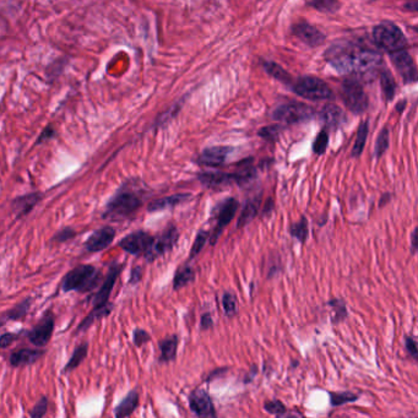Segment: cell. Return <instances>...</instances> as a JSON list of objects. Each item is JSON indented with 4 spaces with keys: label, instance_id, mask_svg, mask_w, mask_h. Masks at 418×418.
<instances>
[{
    "label": "cell",
    "instance_id": "31",
    "mask_svg": "<svg viewBox=\"0 0 418 418\" xmlns=\"http://www.w3.org/2000/svg\"><path fill=\"white\" fill-rule=\"evenodd\" d=\"M368 131H369V123L362 122L361 126L358 127L357 136H356V141L353 145L352 151H351V157L357 158L361 156L365 146H366L367 138H368Z\"/></svg>",
    "mask_w": 418,
    "mask_h": 418
},
{
    "label": "cell",
    "instance_id": "14",
    "mask_svg": "<svg viewBox=\"0 0 418 418\" xmlns=\"http://www.w3.org/2000/svg\"><path fill=\"white\" fill-rule=\"evenodd\" d=\"M116 235H117V232H116L114 227L109 226V225L100 227L88 237L83 244V248L88 253L93 254L103 252L112 244L116 238Z\"/></svg>",
    "mask_w": 418,
    "mask_h": 418
},
{
    "label": "cell",
    "instance_id": "28",
    "mask_svg": "<svg viewBox=\"0 0 418 418\" xmlns=\"http://www.w3.org/2000/svg\"><path fill=\"white\" fill-rule=\"evenodd\" d=\"M88 342H83V344L78 345L75 347L74 351H73V355H71L69 361H68L66 367H64L63 373H69V372H73V370L76 369L83 363V360L88 357Z\"/></svg>",
    "mask_w": 418,
    "mask_h": 418
},
{
    "label": "cell",
    "instance_id": "29",
    "mask_svg": "<svg viewBox=\"0 0 418 418\" xmlns=\"http://www.w3.org/2000/svg\"><path fill=\"white\" fill-rule=\"evenodd\" d=\"M288 233L300 243L305 244L310 237V223L307 218L302 216L298 223H291L288 227Z\"/></svg>",
    "mask_w": 418,
    "mask_h": 418
},
{
    "label": "cell",
    "instance_id": "4",
    "mask_svg": "<svg viewBox=\"0 0 418 418\" xmlns=\"http://www.w3.org/2000/svg\"><path fill=\"white\" fill-rule=\"evenodd\" d=\"M255 178H257V170H254L253 167H244L243 170H238L235 173L200 172L198 175L199 182L204 187L210 188V189H223V188L231 187L233 184L243 185Z\"/></svg>",
    "mask_w": 418,
    "mask_h": 418
},
{
    "label": "cell",
    "instance_id": "25",
    "mask_svg": "<svg viewBox=\"0 0 418 418\" xmlns=\"http://www.w3.org/2000/svg\"><path fill=\"white\" fill-rule=\"evenodd\" d=\"M112 310H113V305H112V303H109V305H106V307H102V308H92V310L90 312L88 317H85L83 322L78 324V329H76V334L85 332V331L88 330V327H92L97 320H101V319L108 317L109 314L112 313Z\"/></svg>",
    "mask_w": 418,
    "mask_h": 418
},
{
    "label": "cell",
    "instance_id": "12",
    "mask_svg": "<svg viewBox=\"0 0 418 418\" xmlns=\"http://www.w3.org/2000/svg\"><path fill=\"white\" fill-rule=\"evenodd\" d=\"M240 206V201L237 200L235 198H227L225 200L221 201V204L218 205V215H216L218 223H216V227H215L213 233H210L209 240L211 245H215V244L218 243L220 237L223 233V230L235 218Z\"/></svg>",
    "mask_w": 418,
    "mask_h": 418
},
{
    "label": "cell",
    "instance_id": "43",
    "mask_svg": "<svg viewBox=\"0 0 418 418\" xmlns=\"http://www.w3.org/2000/svg\"><path fill=\"white\" fill-rule=\"evenodd\" d=\"M310 4L320 11H335L339 8L337 0H310Z\"/></svg>",
    "mask_w": 418,
    "mask_h": 418
},
{
    "label": "cell",
    "instance_id": "6",
    "mask_svg": "<svg viewBox=\"0 0 418 418\" xmlns=\"http://www.w3.org/2000/svg\"><path fill=\"white\" fill-rule=\"evenodd\" d=\"M293 90L298 96L307 100H329L332 97V91L329 85L322 78L315 76H303L298 78L293 85Z\"/></svg>",
    "mask_w": 418,
    "mask_h": 418
},
{
    "label": "cell",
    "instance_id": "34",
    "mask_svg": "<svg viewBox=\"0 0 418 418\" xmlns=\"http://www.w3.org/2000/svg\"><path fill=\"white\" fill-rule=\"evenodd\" d=\"M209 231H206V230H200V231L198 232V235H196L195 237V240H194V243H193L192 249H190L189 260H192V259H194V258L198 257V255H199V254L203 252V249H204L206 243L209 242Z\"/></svg>",
    "mask_w": 418,
    "mask_h": 418
},
{
    "label": "cell",
    "instance_id": "47",
    "mask_svg": "<svg viewBox=\"0 0 418 418\" xmlns=\"http://www.w3.org/2000/svg\"><path fill=\"white\" fill-rule=\"evenodd\" d=\"M405 349L409 353L411 357L414 358V361L418 360V350L417 342L414 340V337L411 336H406L405 337Z\"/></svg>",
    "mask_w": 418,
    "mask_h": 418
},
{
    "label": "cell",
    "instance_id": "21",
    "mask_svg": "<svg viewBox=\"0 0 418 418\" xmlns=\"http://www.w3.org/2000/svg\"><path fill=\"white\" fill-rule=\"evenodd\" d=\"M192 198L193 195L190 193H178V194H173V195L163 196V198L151 201L148 205V211L150 214H153V213H158L162 210L172 209L178 205L188 203Z\"/></svg>",
    "mask_w": 418,
    "mask_h": 418
},
{
    "label": "cell",
    "instance_id": "17",
    "mask_svg": "<svg viewBox=\"0 0 418 418\" xmlns=\"http://www.w3.org/2000/svg\"><path fill=\"white\" fill-rule=\"evenodd\" d=\"M392 63L399 70L401 78H404L406 83H414L417 80V68L414 59L406 51L402 49L399 52L392 53Z\"/></svg>",
    "mask_w": 418,
    "mask_h": 418
},
{
    "label": "cell",
    "instance_id": "42",
    "mask_svg": "<svg viewBox=\"0 0 418 418\" xmlns=\"http://www.w3.org/2000/svg\"><path fill=\"white\" fill-rule=\"evenodd\" d=\"M327 145H329V134L327 131H322L319 133L317 139L314 140L313 151L317 155H322L327 151Z\"/></svg>",
    "mask_w": 418,
    "mask_h": 418
},
{
    "label": "cell",
    "instance_id": "39",
    "mask_svg": "<svg viewBox=\"0 0 418 418\" xmlns=\"http://www.w3.org/2000/svg\"><path fill=\"white\" fill-rule=\"evenodd\" d=\"M382 88H383L384 93H385V96L388 98L389 101L392 100V97L395 95V81H394V78H392V75L390 73H383L382 74Z\"/></svg>",
    "mask_w": 418,
    "mask_h": 418
},
{
    "label": "cell",
    "instance_id": "54",
    "mask_svg": "<svg viewBox=\"0 0 418 418\" xmlns=\"http://www.w3.org/2000/svg\"><path fill=\"white\" fill-rule=\"evenodd\" d=\"M390 193H384L383 195H382V199H380V208H383L384 205L388 204L389 201H390Z\"/></svg>",
    "mask_w": 418,
    "mask_h": 418
},
{
    "label": "cell",
    "instance_id": "51",
    "mask_svg": "<svg viewBox=\"0 0 418 418\" xmlns=\"http://www.w3.org/2000/svg\"><path fill=\"white\" fill-rule=\"evenodd\" d=\"M418 228L414 227V231L411 233V254L414 255L417 252L418 240H417Z\"/></svg>",
    "mask_w": 418,
    "mask_h": 418
},
{
    "label": "cell",
    "instance_id": "50",
    "mask_svg": "<svg viewBox=\"0 0 418 418\" xmlns=\"http://www.w3.org/2000/svg\"><path fill=\"white\" fill-rule=\"evenodd\" d=\"M213 327H214V319L211 317V314L209 312L203 314L200 320L201 330H210Z\"/></svg>",
    "mask_w": 418,
    "mask_h": 418
},
{
    "label": "cell",
    "instance_id": "22",
    "mask_svg": "<svg viewBox=\"0 0 418 418\" xmlns=\"http://www.w3.org/2000/svg\"><path fill=\"white\" fill-rule=\"evenodd\" d=\"M262 199V194H258V195L250 198V199L244 203L242 213H240L238 223H237V228H243V227L248 226L249 223L257 218L259 213H260Z\"/></svg>",
    "mask_w": 418,
    "mask_h": 418
},
{
    "label": "cell",
    "instance_id": "5",
    "mask_svg": "<svg viewBox=\"0 0 418 418\" xmlns=\"http://www.w3.org/2000/svg\"><path fill=\"white\" fill-rule=\"evenodd\" d=\"M373 39L379 49L389 53H397L405 49L407 41L400 27L390 21L377 25L373 30Z\"/></svg>",
    "mask_w": 418,
    "mask_h": 418
},
{
    "label": "cell",
    "instance_id": "49",
    "mask_svg": "<svg viewBox=\"0 0 418 418\" xmlns=\"http://www.w3.org/2000/svg\"><path fill=\"white\" fill-rule=\"evenodd\" d=\"M54 136H56V131H54V128H53L52 126H49V127L46 128V129L42 131V134L39 136V140L36 141V145L44 144L46 141L52 140Z\"/></svg>",
    "mask_w": 418,
    "mask_h": 418
},
{
    "label": "cell",
    "instance_id": "13",
    "mask_svg": "<svg viewBox=\"0 0 418 418\" xmlns=\"http://www.w3.org/2000/svg\"><path fill=\"white\" fill-rule=\"evenodd\" d=\"M123 269H124V264H119L117 262H111L108 274L101 283L100 290L96 292V295L92 297V308H102L109 305V297L112 295V291L116 286L118 277L122 274Z\"/></svg>",
    "mask_w": 418,
    "mask_h": 418
},
{
    "label": "cell",
    "instance_id": "32",
    "mask_svg": "<svg viewBox=\"0 0 418 418\" xmlns=\"http://www.w3.org/2000/svg\"><path fill=\"white\" fill-rule=\"evenodd\" d=\"M31 303H32V298H26L24 301L20 302L19 305L13 307L11 310H6L5 314L9 319V322H15V320H21V319L26 317L29 310H30Z\"/></svg>",
    "mask_w": 418,
    "mask_h": 418
},
{
    "label": "cell",
    "instance_id": "24",
    "mask_svg": "<svg viewBox=\"0 0 418 418\" xmlns=\"http://www.w3.org/2000/svg\"><path fill=\"white\" fill-rule=\"evenodd\" d=\"M139 406V392L138 390H131L128 392L127 397H124L119 405L114 409V416L117 418L129 417L136 412Z\"/></svg>",
    "mask_w": 418,
    "mask_h": 418
},
{
    "label": "cell",
    "instance_id": "20",
    "mask_svg": "<svg viewBox=\"0 0 418 418\" xmlns=\"http://www.w3.org/2000/svg\"><path fill=\"white\" fill-rule=\"evenodd\" d=\"M41 199H42V194L39 192L29 193L25 195L15 198L11 201V210L15 214V218H22L27 216L32 210L35 209Z\"/></svg>",
    "mask_w": 418,
    "mask_h": 418
},
{
    "label": "cell",
    "instance_id": "40",
    "mask_svg": "<svg viewBox=\"0 0 418 418\" xmlns=\"http://www.w3.org/2000/svg\"><path fill=\"white\" fill-rule=\"evenodd\" d=\"M49 397H42L37 401L32 409L30 411V416L32 418H42L49 412Z\"/></svg>",
    "mask_w": 418,
    "mask_h": 418
},
{
    "label": "cell",
    "instance_id": "9",
    "mask_svg": "<svg viewBox=\"0 0 418 418\" xmlns=\"http://www.w3.org/2000/svg\"><path fill=\"white\" fill-rule=\"evenodd\" d=\"M155 235H150L144 230L134 231L131 235H126L118 243V247L123 249L126 253L134 257H144L150 252L153 247Z\"/></svg>",
    "mask_w": 418,
    "mask_h": 418
},
{
    "label": "cell",
    "instance_id": "26",
    "mask_svg": "<svg viewBox=\"0 0 418 418\" xmlns=\"http://www.w3.org/2000/svg\"><path fill=\"white\" fill-rule=\"evenodd\" d=\"M320 118L327 128L334 129L342 124L345 121V114L340 107L336 105H327L322 108Z\"/></svg>",
    "mask_w": 418,
    "mask_h": 418
},
{
    "label": "cell",
    "instance_id": "46",
    "mask_svg": "<svg viewBox=\"0 0 418 418\" xmlns=\"http://www.w3.org/2000/svg\"><path fill=\"white\" fill-rule=\"evenodd\" d=\"M282 128L280 126H275V127L262 128V131H259V136L266 140H275L279 136Z\"/></svg>",
    "mask_w": 418,
    "mask_h": 418
},
{
    "label": "cell",
    "instance_id": "48",
    "mask_svg": "<svg viewBox=\"0 0 418 418\" xmlns=\"http://www.w3.org/2000/svg\"><path fill=\"white\" fill-rule=\"evenodd\" d=\"M143 276H144V271H143V267H141V266H134V267H133L131 271L129 285H131V286L138 285V283L141 281V279H143Z\"/></svg>",
    "mask_w": 418,
    "mask_h": 418
},
{
    "label": "cell",
    "instance_id": "10",
    "mask_svg": "<svg viewBox=\"0 0 418 418\" xmlns=\"http://www.w3.org/2000/svg\"><path fill=\"white\" fill-rule=\"evenodd\" d=\"M54 327H56V315L52 310H49L42 315V318L36 324L35 327L27 331V339L36 347H39V349L44 347L49 344V341L52 339Z\"/></svg>",
    "mask_w": 418,
    "mask_h": 418
},
{
    "label": "cell",
    "instance_id": "2",
    "mask_svg": "<svg viewBox=\"0 0 418 418\" xmlns=\"http://www.w3.org/2000/svg\"><path fill=\"white\" fill-rule=\"evenodd\" d=\"M146 196V193L144 189H141L139 183H136L134 179H129L109 199L102 218L109 221L127 220L143 208Z\"/></svg>",
    "mask_w": 418,
    "mask_h": 418
},
{
    "label": "cell",
    "instance_id": "36",
    "mask_svg": "<svg viewBox=\"0 0 418 418\" xmlns=\"http://www.w3.org/2000/svg\"><path fill=\"white\" fill-rule=\"evenodd\" d=\"M389 148V129L384 128L383 131H380L379 136L377 138L375 141L374 155L377 158H380L384 153H387Z\"/></svg>",
    "mask_w": 418,
    "mask_h": 418
},
{
    "label": "cell",
    "instance_id": "11",
    "mask_svg": "<svg viewBox=\"0 0 418 418\" xmlns=\"http://www.w3.org/2000/svg\"><path fill=\"white\" fill-rule=\"evenodd\" d=\"M314 117V109L305 103L292 102L286 105L280 106L276 108L272 118L279 122L286 124H296V123L305 122Z\"/></svg>",
    "mask_w": 418,
    "mask_h": 418
},
{
    "label": "cell",
    "instance_id": "41",
    "mask_svg": "<svg viewBox=\"0 0 418 418\" xmlns=\"http://www.w3.org/2000/svg\"><path fill=\"white\" fill-rule=\"evenodd\" d=\"M78 235V232L75 231L74 228L71 227H64L56 233L52 237V242H58V243H66L69 240H74L75 237Z\"/></svg>",
    "mask_w": 418,
    "mask_h": 418
},
{
    "label": "cell",
    "instance_id": "55",
    "mask_svg": "<svg viewBox=\"0 0 418 418\" xmlns=\"http://www.w3.org/2000/svg\"><path fill=\"white\" fill-rule=\"evenodd\" d=\"M9 322V319L6 317V314H0V327H4L6 322Z\"/></svg>",
    "mask_w": 418,
    "mask_h": 418
},
{
    "label": "cell",
    "instance_id": "8",
    "mask_svg": "<svg viewBox=\"0 0 418 418\" xmlns=\"http://www.w3.org/2000/svg\"><path fill=\"white\" fill-rule=\"evenodd\" d=\"M178 240V228L175 225L165 227L160 235L155 237L153 247L150 249V252L145 255V260L148 262H153L158 258L163 257L165 254L170 253V250L177 245Z\"/></svg>",
    "mask_w": 418,
    "mask_h": 418
},
{
    "label": "cell",
    "instance_id": "52",
    "mask_svg": "<svg viewBox=\"0 0 418 418\" xmlns=\"http://www.w3.org/2000/svg\"><path fill=\"white\" fill-rule=\"evenodd\" d=\"M274 201L269 199V200L266 201L265 205H264V209H262V216H269V215L272 214V211H274Z\"/></svg>",
    "mask_w": 418,
    "mask_h": 418
},
{
    "label": "cell",
    "instance_id": "35",
    "mask_svg": "<svg viewBox=\"0 0 418 418\" xmlns=\"http://www.w3.org/2000/svg\"><path fill=\"white\" fill-rule=\"evenodd\" d=\"M223 305L225 314L228 318H233L238 313V302L237 297L231 292H225L223 295Z\"/></svg>",
    "mask_w": 418,
    "mask_h": 418
},
{
    "label": "cell",
    "instance_id": "53",
    "mask_svg": "<svg viewBox=\"0 0 418 418\" xmlns=\"http://www.w3.org/2000/svg\"><path fill=\"white\" fill-rule=\"evenodd\" d=\"M227 369L226 368H223V369H221V368H220V369H216L215 370L214 373H211V374L209 375V378H208V379H206V382H211V380H214L215 377H216V375L218 374H221L223 375V373H226Z\"/></svg>",
    "mask_w": 418,
    "mask_h": 418
},
{
    "label": "cell",
    "instance_id": "15",
    "mask_svg": "<svg viewBox=\"0 0 418 418\" xmlns=\"http://www.w3.org/2000/svg\"><path fill=\"white\" fill-rule=\"evenodd\" d=\"M189 407L193 414L198 417H216L218 412L215 409L214 401L209 395V392L204 389H196L189 395Z\"/></svg>",
    "mask_w": 418,
    "mask_h": 418
},
{
    "label": "cell",
    "instance_id": "18",
    "mask_svg": "<svg viewBox=\"0 0 418 418\" xmlns=\"http://www.w3.org/2000/svg\"><path fill=\"white\" fill-rule=\"evenodd\" d=\"M292 34L310 47H318L325 41V36L322 35L318 29L305 21L298 22L292 27Z\"/></svg>",
    "mask_w": 418,
    "mask_h": 418
},
{
    "label": "cell",
    "instance_id": "27",
    "mask_svg": "<svg viewBox=\"0 0 418 418\" xmlns=\"http://www.w3.org/2000/svg\"><path fill=\"white\" fill-rule=\"evenodd\" d=\"M196 277V271L193 266L183 265L178 267L175 271V279H173V290L179 291L182 288L187 287L188 285L194 282Z\"/></svg>",
    "mask_w": 418,
    "mask_h": 418
},
{
    "label": "cell",
    "instance_id": "7",
    "mask_svg": "<svg viewBox=\"0 0 418 418\" xmlns=\"http://www.w3.org/2000/svg\"><path fill=\"white\" fill-rule=\"evenodd\" d=\"M342 100L346 107L355 114H362L368 108V97L360 80L350 78L342 85Z\"/></svg>",
    "mask_w": 418,
    "mask_h": 418
},
{
    "label": "cell",
    "instance_id": "44",
    "mask_svg": "<svg viewBox=\"0 0 418 418\" xmlns=\"http://www.w3.org/2000/svg\"><path fill=\"white\" fill-rule=\"evenodd\" d=\"M133 341H134V345H136V347H141V346H144L145 344H148L151 341V335L144 329L138 327L133 332Z\"/></svg>",
    "mask_w": 418,
    "mask_h": 418
},
{
    "label": "cell",
    "instance_id": "33",
    "mask_svg": "<svg viewBox=\"0 0 418 418\" xmlns=\"http://www.w3.org/2000/svg\"><path fill=\"white\" fill-rule=\"evenodd\" d=\"M330 397L331 406L332 407H337V406H344L349 402H356L360 399L357 394L352 392H329Z\"/></svg>",
    "mask_w": 418,
    "mask_h": 418
},
{
    "label": "cell",
    "instance_id": "45",
    "mask_svg": "<svg viewBox=\"0 0 418 418\" xmlns=\"http://www.w3.org/2000/svg\"><path fill=\"white\" fill-rule=\"evenodd\" d=\"M20 336H21V332H4L3 335L0 336V349H8L14 342L19 340Z\"/></svg>",
    "mask_w": 418,
    "mask_h": 418
},
{
    "label": "cell",
    "instance_id": "37",
    "mask_svg": "<svg viewBox=\"0 0 418 418\" xmlns=\"http://www.w3.org/2000/svg\"><path fill=\"white\" fill-rule=\"evenodd\" d=\"M264 409L267 414H274L276 417L285 416L287 412V407L281 400H269L264 402Z\"/></svg>",
    "mask_w": 418,
    "mask_h": 418
},
{
    "label": "cell",
    "instance_id": "1",
    "mask_svg": "<svg viewBox=\"0 0 418 418\" xmlns=\"http://www.w3.org/2000/svg\"><path fill=\"white\" fill-rule=\"evenodd\" d=\"M325 59L341 74L365 76L382 64V56L373 49L352 42H337L325 53Z\"/></svg>",
    "mask_w": 418,
    "mask_h": 418
},
{
    "label": "cell",
    "instance_id": "3",
    "mask_svg": "<svg viewBox=\"0 0 418 418\" xmlns=\"http://www.w3.org/2000/svg\"><path fill=\"white\" fill-rule=\"evenodd\" d=\"M102 280V272L90 264L76 266L63 277L61 291L88 293L96 290Z\"/></svg>",
    "mask_w": 418,
    "mask_h": 418
},
{
    "label": "cell",
    "instance_id": "16",
    "mask_svg": "<svg viewBox=\"0 0 418 418\" xmlns=\"http://www.w3.org/2000/svg\"><path fill=\"white\" fill-rule=\"evenodd\" d=\"M233 148L230 146H213V148H205L204 151L196 158V163L205 167H213L218 168L225 165L227 158L230 156Z\"/></svg>",
    "mask_w": 418,
    "mask_h": 418
},
{
    "label": "cell",
    "instance_id": "23",
    "mask_svg": "<svg viewBox=\"0 0 418 418\" xmlns=\"http://www.w3.org/2000/svg\"><path fill=\"white\" fill-rule=\"evenodd\" d=\"M179 337L178 335L167 336L163 340L158 342V349H160V363H170L175 361L177 358V351H178Z\"/></svg>",
    "mask_w": 418,
    "mask_h": 418
},
{
    "label": "cell",
    "instance_id": "38",
    "mask_svg": "<svg viewBox=\"0 0 418 418\" xmlns=\"http://www.w3.org/2000/svg\"><path fill=\"white\" fill-rule=\"evenodd\" d=\"M266 71L274 76V78H279L280 81L282 83H291V76L286 73V70H283L281 66L275 64V63H265L264 64Z\"/></svg>",
    "mask_w": 418,
    "mask_h": 418
},
{
    "label": "cell",
    "instance_id": "19",
    "mask_svg": "<svg viewBox=\"0 0 418 418\" xmlns=\"http://www.w3.org/2000/svg\"><path fill=\"white\" fill-rule=\"evenodd\" d=\"M44 355H46V350L19 349L10 355V366L13 368L32 366L44 357Z\"/></svg>",
    "mask_w": 418,
    "mask_h": 418
},
{
    "label": "cell",
    "instance_id": "30",
    "mask_svg": "<svg viewBox=\"0 0 418 418\" xmlns=\"http://www.w3.org/2000/svg\"><path fill=\"white\" fill-rule=\"evenodd\" d=\"M327 305L332 310V317L331 322L336 325L344 322L345 319L349 318V310L346 307V302L342 298H332L327 302Z\"/></svg>",
    "mask_w": 418,
    "mask_h": 418
}]
</instances>
